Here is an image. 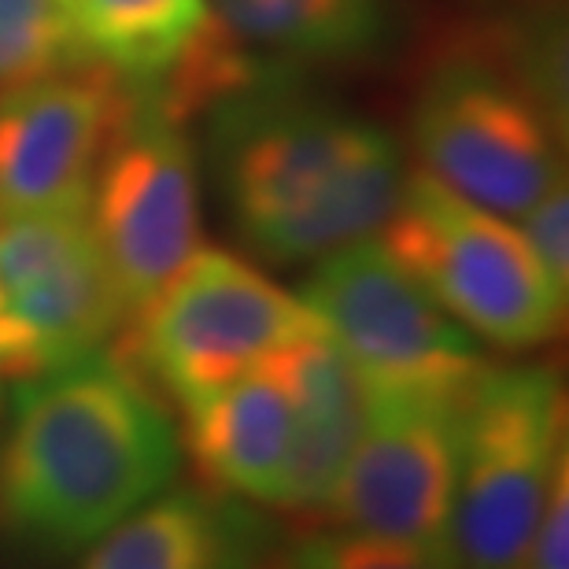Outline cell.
Segmentation results:
<instances>
[{
  "instance_id": "cell-1",
  "label": "cell",
  "mask_w": 569,
  "mask_h": 569,
  "mask_svg": "<svg viewBox=\"0 0 569 569\" xmlns=\"http://www.w3.org/2000/svg\"><path fill=\"white\" fill-rule=\"evenodd\" d=\"M181 440L159 392L116 351L19 381L0 443V529L67 559L174 481Z\"/></svg>"
},
{
  "instance_id": "cell-2",
  "label": "cell",
  "mask_w": 569,
  "mask_h": 569,
  "mask_svg": "<svg viewBox=\"0 0 569 569\" xmlns=\"http://www.w3.org/2000/svg\"><path fill=\"white\" fill-rule=\"evenodd\" d=\"M211 159L248 252L307 263L367 241L403 197V152L389 130L274 74L214 104Z\"/></svg>"
},
{
  "instance_id": "cell-3",
  "label": "cell",
  "mask_w": 569,
  "mask_h": 569,
  "mask_svg": "<svg viewBox=\"0 0 569 569\" xmlns=\"http://www.w3.org/2000/svg\"><path fill=\"white\" fill-rule=\"evenodd\" d=\"M515 67L455 56L429 71L411 108L426 174L462 200L521 219L562 174V52L526 44Z\"/></svg>"
},
{
  "instance_id": "cell-4",
  "label": "cell",
  "mask_w": 569,
  "mask_h": 569,
  "mask_svg": "<svg viewBox=\"0 0 569 569\" xmlns=\"http://www.w3.org/2000/svg\"><path fill=\"white\" fill-rule=\"evenodd\" d=\"M566 466L559 373L488 362L462 403L451 569H526Z\"/></svg>"
},
{
  "instance_id": "cell-5",
  "label": "cell",
  "mask_w": 569,
  "mask_h": 569,
  "mask_svg": "<svg viewBox=\"0 0 569 569\" xmlns=\"http://www.w3.org/2000/svg\"><path fill=\"white\" fill-rule=\"evenodd\" d=\"M311 333L318 322L300 296L284 292L241 256L197 248L127 318L116 356L186 411Z\"/></svg>"
},
{
  "instance_id": "cell-6",
  "label": "cell",
  "mask_w": 569,
  "mask_h": 569,
  "mask_svg": "<svg viewBox=\"0 0 569 569\" xmlns=\"http://www.w3.org/2000/svg\"><path fill=\"white\" fill-rule=\"evenodd\" d=\"M381 244L470 333L507 351L562 333L566 296L543 274L518 226L462 200L426 170L407 174Z\"/></svg>"
},
{
  "instance_id": "cell-7",
  "label": "cell",
  "mask_w": 569,
  "mask_h": 569,
  "mask_svg": "<svg viewBox=\"0 0 569 569\" xmlns=\"http://www.w3.org/2000/svg\"><path fill=\"white\" fill-rule=\"evenodd\" d=\"M367 389V426L318 521L403 543L451 569V503L470 385Z\"/></svg>"
},
{
  "instance_id": "cell-8",
  "label": "cell",
  "mask_w": 569,
  "mask_h": 569,
  "mask_svg": "<svg viewBox=\"0 0 569 569\" xmlns=\"http://www.w3.org/2000/svg\"><path fill=\"white\" fill-rule=\"evenodd\" d=\"M300 303L373 389H466L488 362L381 241L318 259Z\"/></svg>"
},
{
  "instance_id": "cell-9",
  "label": "cell",
  "mask_w": 569,
  "mask_h": 569,
  "mask_svg": "<svg viewBox=\"0 0 569 569\" xmlns=\"http://www.w3.org/2000/svg\"><path fill=\"white\" fill-rule=\"evenodd\" d=\"M89 222L127 315H138L200 248V181L186 122L130 89L97 170Z\"/></svg>"
},
{
  "instance_id": "cell-10",
  "label": "cell",
  "mask_w": 569,
  "mask_h": 569,
  "mask_svg": "<svg viewBox=\"0 0 569 569\" xmlns=\"http://www.w3.org/2000/svg\"><path fill=\"white\" fill-rule=\"evenodd\" d=\"M127 86L97 63L0 93V219L89 211Z\"/></svg>"
},
{
  "instance_id": "cell-11",
  "label": "cell",
  "mask_w": 569,
  "mask_h": 569,
  "mask_svg": "<svg viewBox=\"0 0 569 569\" xmlns=\"http://www.w3.org/2000/svg\"><path fill=\"white\" fill-rule=\"evenodd\" d=\"M0 292L41 373L104 351L130 318L89 211L0 219Z\"/></svg>"
},
{
  "instance_id": "cell-12",
  "label": "cell",
  "mask_w": 569,
  "mask_h": 569,
  "mask_svg": "<svg viewBox=\"0 0 569 569\" xmlns=\"http://www.w3.org/2000/svg\"><path fill=\"white\" fill-rule=\"evenodd\" d=\"M296 403L278 356L186 407V443L222 492L281 503L292 459Z\"/></svg>"
},
{
  "instance_id": "cell-13",
  "label": "cell",
  "mask_w": 569,
  "mask_h": 569,
  "mask_svg": "<svg viewBox=\"0 0 569 569\" xmlns=\"http://www.w3.org/2000/svg\"><path fill=\"white\" fill-rule=\"evenodd\" d=\"M278 359L296 403L292 459L278 507L318 521L367 426L370 389L322 329L278 351Z\"/></svg>"
},
{
  "instance_id": "cell-14",
  "label": "cell",
  "mask_w": 569,
  "mask_h": 569,
  "mask_svg": "<svg viewBox=\"0 0 569 569\" xmlns=\"http://www.w3.org/2000/svg\"><path fill=\"white\" fill-rule=\"evenodd\" d=\"M82 569H259V521L200 488H163L100 537Z\"/></svg>"
},
{
  "instance_id": "cell-15",
  "label": "cell",
  "mask_w": 569,
  "mask_h": 569,
  "mask_svg": "<svg viewBox=\"0 0 569 569\" xmlns=\"http://www.w3.org/2000/svg\"><path fill=\"white\" fill-rule=\"evenodd\" d=\"M214 22L263 63H367L392 44V0H208Z\"/></svg>"
},
{
  "instance_id": "cell-16",
  "label": "cell",
  "mask_w": 569,
  "mask_h": 569,
  "mask_svg": "<svg viewBox=\"0 0 569 569\" xmlns=\"http://www.w3.org/2000/svg\"><path fill=\"white\" fill-rule=\"evenodd\" d=\"M89 63L127 89L167 82L214 30L208 0H67Z\"/></svg>"
},
{
  "instance_id": "cell-17",
  "label": "cell",
  "mask_w": 569,
  "mask_h": 569,
  "mask_svg": "<svg viewBox=\"0 0 569 569\" xmlns=\"http://www.w3.org/2000/svg\"><path fill=\"white\" fill-rule=\"evenodd\" d=\"M82 63L67 0H0V93Z\"/></svg>"
},
{
  "instance_id": "cell-18",
  "label": "cell",
  "mask_w": 569,
  "mask_h": 569,
  "mask_svg": "<svg viewBox=\"0 0 569 569\" xmlns=\"http://www.w3.org/2000/svg\"><path fill=\"white\" fill-rule=\"evenodd\" d=\"M263 569H443L440 562L426 559L422 551L403 548V543L367 537L356 529L326 526V521H307L296 529L274 562Z\"/></svg>"
},
{
  "instance_id": "cell-19",
  "label": "cell",
  "mask_w": 569,
  "mask_h": 569,
  "mask_svg": "<svg viewBox=\"0 0 569 569\" xmlns=\"http://www.w3.org/2000/svg\"><path fill=\"white\" fill-rule=\"evenodd\" d=\"M521 237L532 248L537 263L562 296H569V197L566 181L548 189L532 208L521 214Z\"/></svg>"
},
{
  "instance_id": "cell-20",
  "label": "cell",
  "mask_w": 569,
  "mask_h": 569,
  "mask_svg": "<svg viewBox=\"0 0 569 569\" xmlns=\"http://www.w3.org/2000/svg\"><path fill=\"white\" fill-rule=\"evenodd\" d=\"M526 569H569V466L555 481V492L540 518Z\"/></svg>"
}]
</instances>
